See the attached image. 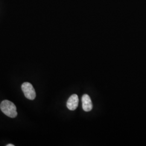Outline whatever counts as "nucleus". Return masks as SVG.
I'll use <instances>...</instances> for the list:
<instances>
[{
  "label": "nucleus",
  "mask_w": 146,
  "mask_h": 146,
  "mask_svg": "<svg viewBox=\"0 0 146 146\" xmlns=\"http://www.w3.org/2000/svg\"><path fill=\"white\" fill-rule=\"evenodd\" d=\"M0 108L5 115L11 118H15L17 115L15 105L10 101H3L0 105Z\"/></svg>",
  "instance_id": "nucleus-1"
},
{
  "label": "nucleus",
  "mask_w": 146,
  "mask_h": 146,
  "mask_svg": "<svg viewBox=\"0 0 146 146\" xmlns=\"http://www.w3.org/2000/svg\"><path fill=\"white\" fill-rule=\"evenodd\" d=\"M21 88L25 97L28 99L33 100L35 99L36 92L31 84L25 82L22 84Z\"/></svg>",
  "instance_id": "nucleus-2"
},
{
  "label": "nucleus",
  "mask_w": 146,
  "mask_h": 146,
  "mask_svg": "<svg viewBox=\"0 0 146 146\" xmlns=\"http://www.w3.org/2000/svg\"><path fill=\"white\" fill-rule=\"evenodd\" d=\"M78 104V96L76 94H73L68 99L67 102V107L70 110H75L77 108Z\"/></svg>",
  "instance_id": "nucleus-3"
},
{
  "label": "nucleus",
  "mask_w": 146,
  "mask_h": 146,
  "mask_svg": "<svg viewBox=\"0 0 146 146\" xmlns=\"http://www.w3.org/2000/svg\"><path fill=\"white\" fill-rule=\"evenodd\" d=\"M82 108L85 111H89L93 109V104L89 96L84 94L82 97Z\"/></svg>",
  "instance_id": "nucleus-4"
},
{
  "label": "nucleus",
  "mask_w": 146,
  "mask_h": 146,
  "mask_svg": "<svg viewBox=\"0 0 146 146\" xmlns=\"http://www.w3.org/2000/svg\"><path fill=\"white\" fill-rule=\"evenodd\" d=\"M7 146H14V145L13 144H8L7 145Z\"/></svg>",
  "instance_id": "nucleus-5"
}]
</instances>
